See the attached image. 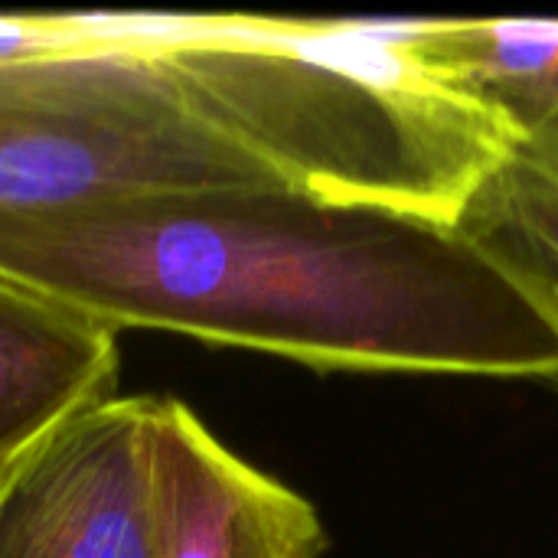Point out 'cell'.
Wrapping results in <instances>:
<instances>
[{
    "instance_id": "cell-5",
    "label": "cell",
    "mask_w": 558,
    "mask_h": 558,
    "mask_svg": "<svg viewBox=\"0 0 558 558\" xmlns=\"http://www.w3.org/2000/svg\"><path fill=\"white\" fill-rule=\"evenodd\" d=\"M157 497L163 558H320L317 510L232 454L190 405L160 399Z\"/></svg>"
},
{
    "instance_id": "cell-6",
    "label": "cell",
    "mask_w": 558,
    "mask_h": 558,
    "mask_svg": "<svg viewBox=\"0 0 558 558\" xmlns=\"http://www.w3.org/2000/svg\"><path fill=\"white\" fill-rule=\"evenodd\" d=\"M118 389V330L0 271V481Z\"/></svg>"
},
{
    "instance_id": "cell-3",
    "label": "cell",
    "mask_w": 558,
    "mask_h": 558,
    "mask_svg": "<svg viewBox=\"0 0 558 558\" xmlns=\"http://www.w3.org/2000/svg\"><path fill=\"white\" fill-rule=\"evenodd\" d=\"M281 180L157 56V23L0 59V216L108 196Z\"/></svg>"
},
{
    "instance_id": "cell-7",
    "label": "cell",
    "mask_w": 558,
    "mask_h": 558,
    "mask_svg": "<svg viewBox=\"0 0 558 558\" xmlns=\"http://www.w3.org/2000/svg\"><path fill=\"white\" fill-rule=\"evenodd\" d=\"M415 52L497 114L523 150L558 160V20H402Z\"/></svg>"
},
{
    "instance_id": "cell-8",
    "label": "cell",
    "mask_w": 558,
    "mask_h": 558,
    "mask_svg": "<svg viewBox=\"0 0 558 558\" xmlns=\"http://www.w3.org/2000/svg\"><path fill=\"white\" fill-rule=\"evenodd\" d=\"M461 229L539 304L558 337V160L517 147L487 180Z\"/></svg>"
},
{
    "instance_id": "cell-2",
    "label": "cell",
    "mask_w": 558,
    "mask_h": 558,
    "mask_svg": "<svg viewBox=\"0 0 558 558\" xmlns=\"http://www.w3.org/2000/svg\"><path fill=\"white\" fill-rule=\"evenodd\" d=\"M157 56L219 131L330 199L461 226L520 147L415 52L405 23H157Z\"/></svg>"
},
{
    "instance_id": "cell-9",
    "label": "cell",
    "mask_w": 558,
    "mask_h": 558,
    "mask_svg": "<svg viewBox=\"0 0 558 558\" xmlns=\"http://www.w3.org/2000/svg\"><path fill=\"white\" fill-rule=\"evenodd\" d=\"M105 33V23H85V20H29V16H13L0 20V59L13 56H29L43 49H59V46H78Z\"/></svg>"
},
{
    "instance_id": "cell-1",
    "label": "cell",
    "mask_w": 558,
    "mask_h": 558,
    "mask_svg": "<svg viewBox=\"0 0 558 558\" xmlns=\"http://www.w3.org/2000/svg\"><path fill=\"white\" fill-rule=\"evenodd\" d=\"M0 271L101 324L314 369L556 379L558 337L461 226L288 180L0 216Z\"/></svg>"
},
{
    "instance_id": "cell-4",
    "label": "cell",
    "mask_w": 558,
    "mask_h": 558,
    "mask_svg": "<svg viewBox=\"0 0 558 558\" xmlns=\"http://www.w3.org/2000/svg\"><path fill=\"white\" fill-rule=\"evenodd\" d=\"M154 396H111L0 481V558H163Z\"/></svg>"
}]
</instances>
